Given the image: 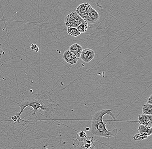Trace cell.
<instances>
[{"label":"cell","mask_w":152,"mask_h":149,"mask_svg":"<svg viewBox=\"0 0 152 149\" xmlns=\"http://www.w3.org/2000/svg\"><path fill=\"white\" fill-rule=\"evenodd\" d=\"M34 97L25 100L20 103L16 102L20 107V112L11 117L13 122L21 124V120L24 121L21 118V115L24 110L27 107H30L33 109L32 116L36 115L38 113L39 109L42 111L44 113L43 116L48 119H52V117L58 109V104L52 100L51 97V92L48 91H44L41 94H35Z\"/></svg>","instance_id":"obj_1"},{"label":"cell","mask_w":152,"mask_h":149,"mask_svg":"<svg viewBox=\"0 0 152 149\" xmlns=\"http://www.w3.org/2000/svg\"><path fill=\"white\" fill-rule=\"evenodd\" d=\"M105 115H108L111 117L113 120H117L112 110L103 109L98 111L95 113L92 118L90 131L91 134L108 138L114 137L117 134V129L107 130L106 127V123L102 120L103 117Z\"/></svg>","instance_id":"obj_2"},{"label":"cell","mask_w":152,"mask_h":149,"mask_svg":"<svg viewBox=\"0 0 152 149\" xmlns=\"http://www.w3.org/2000/svg\"><path fill=\"white\" fill-rule=\"evenodd\" d=\"M97 140L92 137L86 136L82 141L77 140L74 141L73 145L75 148L95 149L98 148L95 143Z\"/></svg>","instance_id":"obj_3"},{"label":"cell","mask_w":152,"mask_h":149,"mask_svg":"<svg viewBox=\"0 0 152 149\" xmlns=\"http://www.w3.org/2000/svg\"><path fill=\"white\" fill-rule=\"evenodd\" d=\"M83 20L84 19H83L75 12H72L65 17L64 23L67 27L77 28Z\"/></svg>","instance_id":"obj_4"},{"label":"cell","mask_w":152,"mask_h":149,"mask_svg":"<svg viewBox=\"0 0 152 149\" xmlns=\"http://www.w3.org/2000/svg\"><path fill=\"white\" fill-rule=\"evenodd\" d=\"M99 19V15L98 12L91 6L84 20L86 21L88 23L93 24L96 23Z\"/></svg>","instance_id":"obj_5"},{"label":"cell","mask_w":152,"mask_h":149,"mask_svg":"<svg viewBox=\"0 0 152 149\" xmlns=\"http://www.w3.org/2000/svg\"><path fill=\"white\" fill-rule=\"evenodd\" d=\"M95 55V53L94 50L90 49H85L83 50L80 58L85 63H89L94 59Z\"/></svg>","instance_id":"obj_6"},{"label":"cell","mask_w":152,"mask_h":149,"mask_svg":"<svg viewBox=\"0 0 152 149\" xmlns=\"http://www.w3.org/2000/svg\"><path fill=\"white\" fill-rule=\"evenodd\" d=\"M91 6L87 3L81 4L77 7L76 10V13L83 19L85 20L87 14L89 9Z\"/></svg>","instance_id":"obj_7"},{"label":"cell","mask_w":152,"mask_h":149,"mask_svg":"<svg viewBox=\"0 0 152 149\" xmlns=\"http://www.w3.org/2000/svg\"><path fill=\"white\" fill-rule=\"evenodd\" d=\"M63 58L64 60L68 64L71 65H75L77 63L79 58L77 57L71 51L66 50L63 55Z\"/></svg>","instance_id":"obj_8"},{"label":"cell","mask_w":152,"mask_h":149,"mask_svg":"<svg viewBox=\"0 0 152 149\" xmlns=\"http://www.w3.org/2000/svg\"><path fill=\"white\" fill-rule=\"evenodd\" d=\"M138 122L140 125H145L152 128V115L142 114L138 116Z\"/></svg>","instance_id":"obj_9"},{"label":"cell","mask_w":152,"mask_h":149,"mask_svg":"<svg viewBox=\"0 0 152 149\" xmlns=\"http://www.w3.org/2000/svg\"><path fill=\"white\" fill-rule=\"evenodd\" d=\"M83 50V49L82 47L78 43L73 44V45L70 46L69 49V50L71 51L72 53L79 58L80 57L81 53Z\"/></svg>","instance_id":"obj_10"},{"label":"cell","mask_w":152,"mask_h":149,"mask_svg":"<svg viewBox=\"0 0 152 149\" xmlns=\"http://www.w3.org/2000/svg\"><path fill=\"white\" fill-rule=\"evenodd\" d=\"M137 130L139 133L147 137L150 136L152 134V128L140 124Z\"/></svg>","instance_id":"obj_11"},{"label":"cell","mask_w":152,"mask_h":149,"mask_svg":"<svg viewBox=\"0 0 152 149\" xmlns=\"http://www.w3.org/2000/svg\"><path fill=\"white\" fill-rule=\"evenodd\" d=\"M88 22L86 20H83L77 29L80 33H84L87 31L88 29Z\"/></svg>","instance_id":"obj_12"},{"label":"cell","mask_w":152,"mask_h":149,"mask_svg":"<svg viewBox=\"0 0 152 149\" xmlns=\"http://www.w3.org/2000/svg\"><path fill=\"white\" fill-rule=\"evenodd\" d=\"M142 114L152 115V104L147 103L143 104L142 107Z\"/></svg>","instance_id":"obj_13"},{"label":"cell","mask_w":152,"mask_h":149,"mask_svg":"<svg viewBox=\"0 0 152 149\" xmlns=\"http://www.w3.org/2000/svg\"><path fill=\"white\" fill-rule=\"evenodd\" d=\"M67 34L71 36L76 37L80 35V33L78 31L77 29L74 27H68L67 29Z\"/></svg>","instance_id":"obj_14"},{"label":"cell","mask_w":152,"mask_h":149,"mask_svg":"<svg viewBox=\"0 0 152 149\" xmlns=\"http://www.w3.org/2000/svg\"><path fill=\"white\" fill-rule=\"evenodd\" d=\"M87 136L86 133L84 131H81L77 134L76 135V140L80 141H82L84 138Z\"/></svg>","instance_id":"obj_15"},{"label":"cell","mask_w":152,"mask_h":149,"mask_svg":"<svg viewBox=\"0 0 152 149\" xmlns=\"http://www.w3.org/2000/svg\"><path fill=\"white\" fill-rule=\"evenodd\" d=\"M148 137L142 135L140 133H137L133 137V139L135 140H140L146 139Z\"/></svg>","instance_id":"obj_16"},{"label":"cell","mask_w":152,"mask_h":149,"mask_svg":"<svg viewBox=\"0 0 152 149\" xmlns=\"http://www.w3.org/2000/svg\"><path fill=\"white\" fill-rule=\"evenodd\" d=\"M30 49L32 50L35 51L36 52H38L39 50V49L37 45L36 44H33V43L31 44L30 47Z\"/></svg>","instance_id":"obj_17"},{"label":"cell","mask_w":152,"mask_h":149,"mask_svg":"<svg viewBox=\"0 0 152 149\" xmlns=\"http://www.w3.org/2000/svg\"><path fill=\"white\" fill-rule=\"evenodd\" d=\"M4 54V51L2 48L1 45L0 44V59L1 58L2 56Z\"/></svg>","instance_id":"obj_18"},{"label":"cell","mask_w":152,"mask_h":149,"mask_svg":"<svg viewBox=\"0 0 152 149\" xmlns=\"http://www.w3.org/2000/svg\"><path fill=\"white\" fill-rule=\"evenodd\" d=\"M147 103L152 104V95H151L148 98Z\"/></svg>","instance_id":"obj_19"},{"label":"cell","mask_w":152,"mask_h":149,"mask_svg":"<svg viewBox=\"0 0 152 149\" xmlns=\"http://www.w3.org/2000/svg\"><path fill=\"white\" fill-rule=\"evenodd\" d=\"M86 130H87V131H89V130H90V128H89V127H87V128H86Z\"/></svg>","instance_id":"obj_20"}]
</instances>
